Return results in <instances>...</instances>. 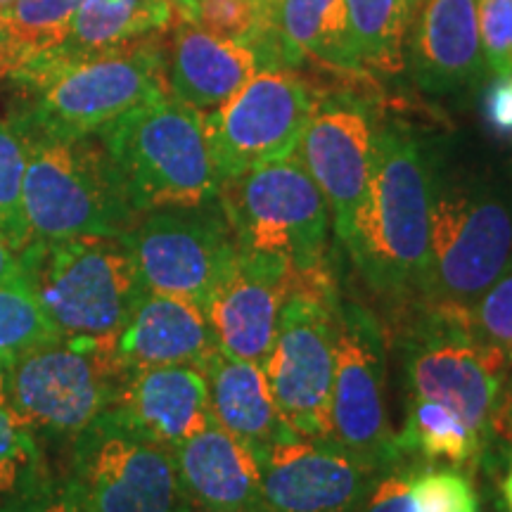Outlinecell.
Returning a JSON list of instances; mask_svg holds the SVG:
<instances>
[{
  "mask_svg": "<svg viewBox=\"0 0 512 512\" xmlns=\"http://www.w3.org/2000/svg\"><path fill=\"white\" fill-rule=\"evenodd\" d=\"M479 36L494 76L512 72V0H477Z\"/></svg>",
  "mask_w": 512,
  "mask_h": 512,
  "instance_id": "obj_35",
  "label": "cell"
},
{
  "mask_svg": "<svg viewBox=\"0 0 512 512\" xmlns=\"http://www.w3.org/2000/svg\"><path fill=\"white\" fill-rule=\"evenodd\" d=\"M465 320L479 339L503 351L512 366V259L489 290L465 313Z\"/></svg>",
  "mask_w": 512,
  "mask_h": 512,
  "instance_id": "obj_33",
  "label": "cell"
},
{
  "mask_svg": "<svg viewBox=\"0 0 512 512\" xmlns=\"http://www.w3.org/2000/svg\"><path fill=\"white\" fill-rule=\"evenodd\" d=\"M171 0H83L67 43L48 60H81L119 50L171 27ZM43 60V62H48Z\"/></svg>",
  "mask_w": 512,
  "mask_h": 512,
  "instance_id": "obj_24",
  "label": "cell"
},
{
  "mask_svg": "<svg viewBox=\"0 0 512 512\" xmlns=\"http://www.w3.org/2000/svg\"><path fill=\"white\" fill-rule=\"evenodd\" d=\"M174 12L192 27L221 41L256 48L271 67H287L275 19L254 0H171Z\"/></svg>",
  "mask_w": 512,
  "mask_h": 512,
  "instance_id": "obj_28",
  "label": "cell"
},
{
  "mask_svg": "<svg viewBox=\"0 0 512 512\" xmlns=\"http://www.w3.org/2000/svg\"><path fill=\"white\" fill-rule=\"evenodd\" d=\"M0 512H86L64 489L60 475H43L27 491L0 505Z\"/></svg>",
  "mask_w": 512,
  "mask_h": 512,
  "instance_id": "obj_36",
  "label": "cell"
},
{
  "mask_svg": "<svg viewBox=\"0 0 512 512\" xmlns=\"http://www.w3.org/2000/svg\"><path fill=\"white\" fill-rule=\"evenodd\" d=\"M256 5H259L261 10L266 12V15H271L275 19V15H278L280 5H283V0H254Z\"/></svg>",
  "mask_w": 512,
  "mask_h": 512,
  "instance_id": "obj_44",
  "label": "cell"
},
{
  "mask_svg": "<svg viewBox=\"0 0 512 512\" xmlns=\"http://www.w3.org/2000/svg\"><path fill=\"white\" fill-rule=\"evenodd\" d=\"M19 252L10 245V240L0 233V283L19 278Z\"/></svg>",
  "mask_w": 512,
  "mask_h": 512,
  "instance_id": "obj_40",
  "label": "cell"
},
{
  "mask_svg": "<svg viewBox=\"0 0 512 512\" xmlns=\"http://www.w3.org/2000/svg\"><path fill=\"white\" fill-rule=\"evenodd\" d=\"M347 252L382 299L425 304L430 285V171L401 126H377L373 171Z\"/></svg>",
  "mask_w": 512,
  "mask_h": 512,
  "instance_id": "obj_1",
  "label": "cell"
},
{
  "mask_svg": "<svg viewBox=\"0 0 512 512\" xmlns=\"http://www.w3.org/2000/svg\"><path fill=\"white\" fill-rule=\"evenodd\" d=\"M60 479L86 512H181L174 451L140 430L119 406L67 441Z\"/></svg>",
  "mask_w": 512,
  "mask_h": 512,
  "instance_id": "obj_7",
  "label": "cell"
},
{
  "mask_svg": "<svg viewBox=\"0 0 512 512\" xmlns=\"http://www.w3.org/2000/svg\"><path fill=\"white\" fill-rule=\"evenodd\" d=\"M313 107L316 98L290 67H271L256 72L221 107L204 112L221 183L294 155Z\"/></svg>",
  "mask_w": 512,
  "mask_h": 512,
  "instance_id": "obj_14",
  "label": "cell"
},
{
  "mask_svg": "<svg viewBox=\"0 0 512 512\" xmlns=\"http://www.w3.org/2000/svg\"><path fill=\"white\" fill-rule=\"evenodd\" d=\"M259 465L271 512H356L382 477L328 437L294 434L268 448Z\"/></svg>",
  "mask_w": 512,
  "mask_h": 512,
  "instance_id": "obj_16",
  "label": "cell"
},
{
  "mask_svg": "<svg viewBox=\"0 0 512 512\" xmlns=\"http://www.w3.org/2000/svg\"><path fill=\"white\" fill-rule=\"evenodd\" d=\"M411 494L415 512H477L479 496L463 472L422 470L413 472Z\"/></svg>",
  "mask_w": 512,
  "mask_h": 512,
  "instance_id": "obj_34",
  "label": "cell"
},
{
  "mask_svg": "<svg viewBox=\"0 0 512 512\" xmlns=\"http://www.w3.org/2000/svg\"><path fill=\"white\" fill-rule=\"evenodd\" d=\"M411 482L413 472L403 470V467L384 472L356 512H415Z\"/></svg>",
  "mask_w": 512,
  "mask_h": 512,
  "instance_id": "obj_37",
  "label": "cell"
},
{
  "mask_svg": "<svg viewBox=\"0 0 512 512\" xmlns=\"http://www.w3.org/2000/svg\"><path fill=\"white\" fill-rule=\"evenodd\" d=\"M181 512H271V508H264V510H216V508H204V505H195V503L185 501Z\"/></svg>",
  "mask_w": 512,
  "mask_h": 512,
  "instance_id": "obj_42",
  "label": "cell"
},
{
  "mask_svg": "<svg viewBox=\"0 0 512 512\" xmlns=\"http://www.w3.org/2000/svg\"><path fill=\"white\" fill-rule=\"evenodd\" d=\"M214 330L190 299L145 290L114 344V354L128 373L157 366L204 368L219 354Z\"/></svg>",
  "mask_w": 512,
  "mask_h": 512,
  "instance_id": "obj_18",
  "label": "cell"
},
{
  "mask_svg": "<svg viewBox=\"0 0 512 512\" xmlns=\"http://www.w3.org/2000/svg\"><path fill=\"white\" fill-rule=\"evenodd\" d=\"M375 121L351 98L316 100L297 157L323 192L339 242H347L373 171Z\"/></svg>",
  "mask_w": 512,
  "mask_h": 512,
  "instance_id": "obj_15",
  "label": "cell"
},
{
  "mask_svg": "<svg viewBox=\"0 0 512 512\" xmlns=\"http://www.w3.org/2000/svg\"><path fill=\"white\" fill-rule=\"evenodd\" d=\"M494 439L505 446H512V370L501 394H498L494 420H491V441Z\"/></svg>",
  "mask_w": 512,
  "mask_h": 512,
  "instance_id": "obj_39",
  "label": "cell"
},
{
  "mask_svg": "<svg viewBox=\"0 0 512 512\" xmlns=\"http://www.w3.org/2000/svg\"><path fill=\"white\" fill-rule=\"evenodd\" d=\"M403 453H415L427 463L470 465L482 458L486 446L456 413L430 401L408 399V415L399 434Z\"/></svg>",
  "mask_w": 512,
  "mask_h": 512,
  "instance_id": "obj_29",
  "label": "cell"
},
{
  "mask_svg": "<svg viewBox=\"0 0 512 512\" xmlns=\"http://www.w3.org/2000/svg\"><path fill=\"white\" fill-rule=\"evenodd\" d=\"M185 501L216 510H264L261 465L216 422L174 448Z\"/></svg>",
  "mask_w": 512,
  "mask_h": 512,
  "instance_id": "obj_21",
  "label": "cell"
},
{
  "mask_svg": "<svg viewBox=\"0 0 512 512\" xmlns=\"http://www.w3.org/2000/svg\"><path fill=\"white\" fill-rule=\"evenodd\" d=\"M292 280V266L280 256L240 249L233 273L204 309L223 354L266 366Z\"/></svg>",
  "mask_w": 512,
  "mask_h": 512,
  "instance_id": "obj_17",
  "label": "cell"
},
{
  "mask_svg": "<svg viewBox=\"0 0 512 512\" xmlns=\"http://www.w3.org/2000/svg\"><path fill=\"white\" fill-rule=\"evenodd\" d=\"M484 117L501 136H512V72L496 76L484 98Z\"/></svg>",
  "mask_w": 512,
  "mask_h": 512,
  "instance_id": "obj_38",
  "label": "cell"
},
{
  "mask_svg": "<svg viewBox=\"0 0 512 512\" xmlns=\"http://www.w3.org/2000/svg\"><path fill=\"white\" fill-rule=\"evenodd\" d=\"M503 501H505V510L512 512V460L508 467V475L503 479Z\"/></svg>",
  "mask_w": 512,
  "mask_h": 512,
  "instance_id": "obj_43",
  "label": "cell"
},
{
  "mask_svg": "<svg viewBox=\"0 0 512 512\" xmlns=\"http://www.w3.org/2000/svg\"><path fill=\"white\" fill-rule=\"evenodd\" d=\"M83 0H15L0 8V79L12 81L67 43Z\"/></svg>",
  "mask_w": 512,
  "mask_h": 512,
  "instance_id": "obj_26",
  "label": "cell"
},
{
  "mask_svg": "<svg viewBox=\"0 0 512 512\" xmlns=\"http://www.w3.org/2000/svg\"><path fill=\"white\" fill-rule=\"evenodd\" d=\"M219 202L240 249L285 259L294 273H328L330 207L297 152L221 183Z\"/></svg>",
  "mask_w": 512,
  "mask_h": 512,
  "instance_id": "obj_8",
  "label": "cell"
},
{
  "mask_svg": "<svg viewBox=\"0 0 512 512\" xmlns=\"http://www.w3.org/2000/svg\"><path fill=\"white\" fill-rule=\"evenodd\" d=\"M117 406L159 444L174 451L214 420L207 377L192 366H157L128 373Z\"/></svg>",
  "mask_w": 512,
  "mask_h": 512,
  "instance_id": "obj_22",
  "label": "cell"
},
{
  "mask_svg": "<svg viewBox=\"0 0 512 512\" xmlns=\"http://www.w3.org/2000/svg\"><path fill=\"white\" fill-rule=\"evenodd\" d=\"M57 335L34 292L19 275L0 283V356L12 363L27 351L41 347Z\"/></svg>",
  "mask_w": 512,
  "mask_h": 512,
  "instance_id": "obj_31",
  "label": "cell"
},
{
  "mask_svg": "<svg viewBox=\"0 0 512 512\" xmlns=\"http://www.w3.org/2000/svg\"><path fill=\"white\" fill-rule=\"evenodd\" d=\"M479 512V510H477ZM489 512H498V510H489Z\"/></svg>",
  "mask_w": 512,
  "mask_h": 512,
  "instance_id": "obj_46",
  "label": "cell"
},
{
  "mask_svg": "<svg viewBox=\"0 0 512 512\" xmlns=\"http://www.w3.org/2000/svg\"><path fill=\"white\" fill-rule=\"evenodd\" d=\"M261 69H271V62L256 48L221 41L181 17L164 50L166 88L202 114L221 107Z\"/></svg>",
  "mask_w": 512,
  "mask_h": 512,
  "instance_id": "obj_20",
  "label": "cell"
},
{
  "mask_svg": "<svg viewBox=\"0 0 512 512\" xmlns=\"http://www.w3.org/2000/svg\"><path fill=\"white\" fill-rule=\"evenodd\" d=\"M337 311L330 273H294L264 370L275 406L297 437L330 439Z\"/></svg>",
  "mask_w": 512,
  "mask_h": 512,
  "instance_id": "obj_9",
  "label": "cell"
},
{
  "mask_svg": "<svg viewBox=\"0 0 512 512\" xmlns=\"http://www.w3.org/2000/svg\"><path fill=\"white\" fill-rule=\"evenodd\" d=\"M420 0H347L349 27L361 69L401 74Z\"/></svg>",
  "mask_w": 512,
  "mask_h": 512,
  "instance_id": "obj_27",
  "label": "cell"
},
{
  "mask_svg": "<svg viewBox=\"0 0 512 512\" xmlns=\"http://www.w3.org/2000/svg\"><path fill=\"white\" fill-rule=\"evenodd\" d=\"M126 377L114 349L55 337L10 363L8 406L36 439L69 441L117 406Z\"/></svg>",
  "mask_w": 512,
  "mask_h": 512,
  "instance_id": "obj_10",
  "label": "cell"
},
{
  "mask_svg": "<svg viewBox=\"0 0 512 512\" xmlns=\"http://www.w3.org/2000/svg\"><path fill=\"white\" fill-rule=\"evenodd\" d=\"M27 136L15 114H0V233L22 249L31 240L24 214V174H27Z\"/></svg>",
  "mask_w": 512,
  "mask_h": 512,
  "instance_id": "obj_30",
  "label": "cell"
},
{
  "mask_svg": "<svg viewBox=\"0 0 512 512\" xmlns=\"http://www.w3.org/2000/svg\"><path fill=\"white\" fill-rule=\"evenodd\" d=\"M27 105L15 114L24 131L41 136H95L133 107L169 93L164 48L143 38L81 60H50L19 83Z\"/></svg>",
  "mask_w": 512,
  "mask_h": 512,
  "instance_id": "obj_4",
  "label": "cell"
},
{
  "mask_svg": "<svg viewBox=\"0 0 512 512\" xmlns=\"http://www.w3.org/2000/svg\"><path fill=\"white\" fill-rule=\"evenodd\" d=\"M10 3H15V0H0V8H8Z\"/></svg>",
  "mask_w": 512,
  "mask_h": 512,
  "instance_id": "obj_45",
  "label": "cell"
},
{
  "mask_svg": "<svg viewBox=\"0 0 512 512\" xmlns=\"http://www.w3.org/2000/svg\"><path fill=\"white\" fill-rule=\"evenodd\" d=\"M143 285L207 309L238 261V240L219 197L140 214L121 235Z\"/></svg>",
  "mask_w": 512,
  "mask_h": 512,
  "instance_id": "obj_11",
  "label": "cell"
},
{
  "mask_svg": "<svg viewBox=\"0 0 512 512\" xmlns=\"http://www.w3.org/2000/svg\"><path fill=\"white\" fill-rule=\"evenodd\" d=\"M19 273L57 335L110 349L147 290L121 238H31Z\"/></svg>",
  "mask_w": 512,
  "mask_h": 512,
  "instance_id": "obj_3",
  "label": "cell"
},
{
  "mask_svg": "<svg viewBox=\"0 0 512 512\" xmlns=\"http://www.w3.org/2000/svg\"><path fill=\"white\" fill-rule=\"evenodd\" d=\"M512 259V197L430 176V285L422 311L465 316Z\"/></svg>",
  "mask_w": 512,
  "mask_h": 512,
  "instance_id": "obj_5",
  "label": "cell"
},
{
  "mask_svg": "<svg viewBox=\"0 0 512 512\" xmlns=\"http://www.w3.org/2000/svg\"><path fill=\"white\" fill-rule=\"evenodd\" d=\"M48 472L38 439L8 403H0V505Z\"/></svg>",
  "mask_w": 512,
  "mask_h": 512,
  "instance_id": "obj_32",
  "label": "cell"
},
{
  "mask_svg": "<svg viewBox=\"0 0 512 512\" xmlns=\"http://www.w3.org/2000/svg\"><path fill=\"white\" fill-rule=\"evenodd\" d=\"M510 361L467 325L465 316L422 311L406 342L408 399L446 406L491 444L496 401L510 375Z\"/></svg>",
  "mask_w": 512,
  "mask_h": 512,
  "instance_id": "obj_12",
  "label": "cell"
},
{
  "mask_svg": "<svg viewBox=\"0 0 512 512\" xmlns=\"http://www.w3.org/2000/svg\"><path fill=\"white\" fill-rule=\"evenodd\" d=\"M95 136L136 219L152 209L195 207L219 197L221 176L204 114L171 93L133 107Z\"/></svg>",
  "mask_w": 512,
  "mask_h": 512,
  "instance_id": "obj_2",
  "label": "cell"
},
{
  "mask_svg": "<svg viewBox=\"0 0 512 512\" xmlns=\"http://www.w3.org/2000/svg\"><path fill=\"white\" fill-rule=\"evenodd\" d=\"M330 439L382 475L403 458L384 394V332L373 313L351 302L337 311Z\"/></svg>",
  "mask_w": 512,
  "mask_h": 512,
  "instance_id": "obj_13",
  "label": "cell"
},
{
  "mask_svg": "<svg viewBox=\"0 0 512 512\" xmlns=\"http://www.w3.org/2000/svg\"><path fill=\"white\" fill-rule=\"evenodd\" d=\"M275 27L287 67L313 57L339 69H361L347 0H283Z\"/></svg>",
  "mask_w": 512,
  "mask_h": 512,
  "instance_id": "obj_25",
  "label": "cell"
},
{
  "mask_svg": "<svg viewBox=\"0 0 512 512\" xmlns=\"http://www.w3.org/2000/svg\"><path fill=\"white\" fill-rule=\"evenodd\" d=\"M24 214L31 238H121L136 221L98 136L29 133Z\"/></svg>",
  "mask_w": 512,
  "mask_h": 512,
  "instance_id": "obj_6",
  "label": "cell"
},
{
  "mask_svg": "<svg viewBox=\"0 0 512 512\" xmlns=\"http://www.w3.org/2000/svg\"><path fill=\"white\" fill-rule=\"evenodd\" d=\"M406 53L427 93H456L477 83L486 69L477 0H420Z\"/></svg>",
  "mask_w": 512,
  "mask_h": 512,
  "instance_id": "obj_19",
  "label": "cell"
},
{
  "mask_svg": "<svg viewBox=\"0 0 512 512\" xmlns=\"http://www.w3.org/2000/svg\"><path fill=\"white\" fill-rule=\"evenodd\" d=\"M8 377H10V363L0 356V403H8Z\"/></svg>",
  "mask_w": 512,
  "mask_h": 512,
  "instance_id": "obj_41",
  "label": "cell"
},
{
  "mask_svg": "<svg viewBox=\"0 0 512 512\" xmlns=\"http://www.w3.org/2000/svg\"><path fill=\"white\" fill-rule=\"evenodd\" d=\"M216 425L245 444L256 460L280 441L294 437L275 406L266 370L219 351L204 368Z\"/></svg>",
  "mask_w": 512,
  "mask_h": 512,
  "instance_id": "obj_23",
  "label": "cell"
}]
</instances>
